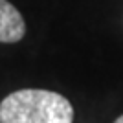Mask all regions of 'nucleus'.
I'll use <instances>...</instances> for the list:
<instances>
[{
	"label": "nucleus",
	"instance_id": "obj_1",
	"mask_svg": "<svg viewBox=\"0 0 123 123\" xmlns=\"http://www.w3.org/2000/svg\"><path fill=\"white\" fill-rule=\"evenodd\" d=\"M74 107L64 96L42 88H24L0 103V123H72Z\"/></svg>",
	"mask_w": 123,
	"mask_h": 123
},
{
	"label": "nucleus",
	"instance_id": "obj_2",
	"mask_svg": "<svg viewBox=\"0 0 123 123\" xmlns=\"http://www.w3.org/2000/svg\"><path fill=\"white\" fill-rule=\"evenodd\" d=\"M26 35V22L20 11L7 0H0V42L13 44Z\"/></svg>",
	"mask_w": 123,
	"mask_h": 123
},
{
	"label": "nucleus",
	"instance_id": "obj_3",
	"mask_svg": "<svg viewBox=\"0 0 123 123\" xmlns=\"http://www.w3.org/2000/svg\"><path fill=\"white\" fill-rule=\"evenodd\" d=\"M114 123H123V114H121V116H119V118L116 119V121H114Z\"/></svg>",
	"mask_w": 123,
	"mask_h": 123
}]
</instances>
